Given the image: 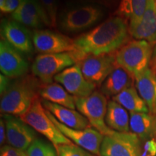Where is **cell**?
Instances as JSON below:
<instances>
[{
    "label": "cell",
    "instance_id": "1",
    "mask_svg": "<svg viewBox=\"0 0 156 156\" xmlns=\"http://www.w3.org/2000/svg\"><path fill=\"white\" fill-rule=\"evenodd\" d=\"M129 34L125 19L119 15L111 17L77 37L74 40L77 51L73 53L77 63L87 55L114 53L129 41Z\"/></svg>",
    "mask_w": 156,
    "mask_h": 156
},
{
    "label": "cell",
    "instance_id": "2",
    "mask_svg": "<svg viewBox=\"0 0 156 156\" xmlns=\"http://www.w3.org/2000/svg\"><path fill=\"white\" fill-rule=\"evenodd\" d=\"M43 85L36 77L30 75L12 82L8 89L1 95L2 114L19 117L22 116L38 98Z\"/></svg>",
    "mask_w": 156,
    "mask_h": 156
},
{
    "label": "cell",
    "instance_id": "3",
    "mask_svg": "<svg viewBox=\"0 0 156 156\" xmlns=\"http://www.w3.org/2000/svg\"><path fill=\"white\" fill-rule=\"evenodd\" d=\"M153 45L143 40L128 41L115 53L117 65L136 76L150 67Z\"/></svg>",
    "mask_w": 156,
    "mask_h": 156
},
{
    "label": "cell",
    "instance_id": "4",
    "mask_svg": "<svg viewBox=\"0 0 156 156\" xmlns=\"http://www.w3.org/2000/svg\"><path fill=\"white\" fill-rule=\"evenodd\" d=\"M20 119L30 126L35 131L41 134L56 147L60 145H69L73 142L64 135L48 117L46 108L39 98Z\"/></svg>",
    "mask_w": 156,
    "mask_h": 156
},
{
    "label": "cell",
    "instance_id": "5",
    "mask_svg": "<svg viewBox=\"0 0 156 156\" xmlns=\"http://www.w3.org/2000/svg\"><path fill=\"white\" fill-rule=\"evenodd\" d=\"M76 108L88 120L90 125L103 136L110 135L115 131L106 124V116L108 102L106 95L95 90L89 96L75 97Z\"/></svg>",
    "mask_w": 156,
    "mask_h": 156
},
{
    "label": "cell",
    "instance_id": "6",
    "mask_svg": "<svg viewBox=\"0 0 156 156\" xmlns=\"http://www.w3.org/2000/svg\"><path fill=\"white\" fill-rule=\"evenodd\" d=\"M77 63V61L73 52L41 54L35 58L31 69L33 75L46 85L52 83L56 75Z\"/></svg>",
    "mask_w": 156,
    "mask_h": 156
},
{
    "label": "cell",
    "instance_id": "7",
    "mask_svg": "<svg viewBox=\"0 0 156 156\" xmlns=\"http://www.w3.org/2000/svg\"><path fill=\"white\" fill-rule=\"evenodd\" d=\"M141 140L132 132H114L104 136L101 156H140Z\"/></svg>",
    "mask_w": 156,
    "mask_h": 156
},
{
    "label": "cell",
    "instance_id": "8",
    "mask_svg": "<svg viewBox=\"0 0 156 156\" xmlns=\"http://www.w3.org/2000/svg\"><path fill=\"white\" fill-rule=\"evenodd\" d=\"M103 11L95 5H84L68 10L62 15L60 28L65 32H80L90 28L103 17Z\"/></svg>",
    "mask_w": 156,
    "mask_h": 156
},
{
    "label": "cell",
    "instance_id": "9",
    "mask_svg": "<svg viewBox=\"0 0 156 156\" xmlns=\"http://www.w3.org/2000/svg\"><path fill=\"white\" fill-rule=\"evenodd\" d=\"M115 53L87 55L78 62L85 79L95 86L102 85L117 65Z\"/></svg>",
    "mask_w": 156,
    "mask_h": 156
},
{
    "label": "cell",
    "instance_id": "10",
    "mask_svg": "<svg viewBox=\"0 0 156 156\" xmlns=\"http://www.w3.org/2000/svg\"><path fill=\"white\" fill-rule=\"evenodd\" d=\"M32 38L35 49L39 53L59 54L77 51L75 41L50 30H34Z\"/></svg>",
    "mask_w": 156,
    "mask_h": 156
},
{
    "label": "cell",
    "instance_id": "11",
    "mask_svg": "<svg viewBox=\"0 0 156 156\" xmlns=\"http://www.w3.org/2000/svg\"><path fill=\"white\" fill-rule=\"evenodd\" d=\"M46 113L54 124L62 132V134L74 142L76 145L86 150L93 155H101V146L104 136L98 130L92 127L85 129H75L69 128L58 122L53 116V114H51L47 110Z\"/></svg>",
    "mask_w": 156,
    "mask_h": 156
},
{
    "label": "cell",
    "instance_id": "12",
    "mask_svg": "<svg viewBox=\"0 0 156 156\" xmlns=\"http://www.w3.org/2000/svg\"><path fill=\"white\" fill-rule=\"evenodd\" d=\"M54 80L74 97H87L95 91V85L85 79L78 64L63 70Z\"/></svg>",
    "mask_w": 156,
    "mask_h": 156
},
{
    "label": "cell",
    "instance_id": "13",
    "mask_svg": "<svg viewBox=\"0 0 156 156\" xmlns=\"http://www.w3.org/2000/svg\"><path fill=\"white\" fill-rule=\"evenodd\" d=\"M6 124L7 142L9 145L26 151L36 139V131L17 116L3 114Z\"/></svg>",
    "mask_w": 156,
    "mask_h": 156
},
{
    "label": "cell",
    "instance_id": "14",
    "mask_svg": "<svg viewBox=\"0 0 156 156\" xmlns=\"http://www.w3.org/2000/svg\"><path fill=\"white\" fill-rule=\"evenodd\" d=\"M28 69V63L21 52L2 39L0 41V70L9 78L23 77Z\"/></svg>",
    "mask_w": 156,
    "mask_h": 156
},
{
    "label": "cell",
    "instance_id": "15",
    "mask_svg": "<svg viewBox=\"0 0 156 156\" xmlns=\"http://www.w3.org/2000/svg\"><path fill=\"white\" fill-rule=\"evenodd\" d=\"M11 17L24 26L36 30L44 25L51 27L48 15L39 0H22L20 5Z\"/></svg>",
    "mask_w": 156,
    "mask_h": 156
},
{
    "label": "cell",
    "instance_id": "16",
    "mask_svg": "<svg viewBox=\"0 0 156 156\" xmlns=\"http://www.w3.org/2000/svg\"><path fill=\"white\" fill-rule=\"evenodd\" d=\"M2 39L21 53L30 54L34 50L32 35L25 26L14 20L3 19L1 23Z\"/></svg>",
    "mask_w": 156,
    "mask_h": 156
},
{
    "label": "cell",
    "instance_id": "17",
    "mask_svg": "<svg viewBox=\"0 0 156 156\" xmlns=\"http://www.w3.org/2000/svg\"><path fill=\"white\" fill-rule=\"evenodd\" d=\"M41 102L46 110L53 114L60 123L68 127L75 129H85L92 126L88 120L75 109L66 108L44 99Z\"/></svg>",
    "mask_w": 156,
    "mask_h": 156
},
{
    "label": "cell",
    "instance_id": "18",
    "mask_svg": "<svg viewBox=\"0 0 156 156\" xmlns=\"http://www.w3.org/2000/svg\"><path fill=\"white\" fill-rule=\"evenodd\" d=\"M129 34L136 40L156 43V4L155 0H149L147 7L137 24L129 28Z\"/></svg>",
    "mask_w": 156,
    "mask_h": 156
},
{
    "label": "cell",
    "instance_id": "19",
    "mask_svg": "<svg viewBox=\"0 0 156 156\" xmlns=\"http://www.w3.org/2000/svg\"><path fill=\"white\" fill-rule=\"evenodd\" d=\"M135 77L125 69L116 65L101 86V92L106 96L114 97L128 87L133 86Z\"/></svg>",
    "mask_w": 156,
    "mask_h": 156
},
{
    "label": "cell",
    "instance_id": "20",
    "mask_svg": "<svg viewBox=\"0 0 156 156\" xmlns=\"http://www.w3.org/2000/svg\"><path fill=\"white\" fill-rule=\"evenodd\" d=\"M135 86L147 105L149 113L156 116V74L147 68L135 76Z\"/></svg>",
    "mask_w": 156,
    "mask_h": 156
},
{
    "label": "cell",
    "instance_id": "21",
    "mask_svg": "<svg viewBox=\"0 0 156 156\" xmlns=\"http://www.w3.org/2000/svg\"><path fill=\"white\" fill-rule=\"evenodd\" d=\"M129 127L141 141L153 139L156 136V116L151 113L131 112Z\"/></svg>",
    "mask_w": 156,
    "mask_h": 156
},
{
    "label": "cell",
    "instance_id": "22",
    "mask_svg": "<svg viewBox=\"0 0 156 156\" xmlns=\"http://www.w3.org/2000/svg\"><path fill=\"white\" fill-rule=\"evenodd\" d=\"M129 119L127 111L122 105L114 100L108 101L106 124L111 129L119 132H129Z\"/></svg>",
    "mask_w": 156,
    "mask_h": 156
},
{
    "label": "cell",
    "instance_id": "23",
    "mask_svg": "<svg viewBox=\"0 0 156 156\" xmlns=\"http://www.w3.org/2000/svg\"><path fill=\"white\" fill-rule=\"evenodd\" d=\"M40 95L44 100L62 106L66 108H76L75 97L66 90L65 88L58 83L43 85L40 90Z\"/></svg>",
    "mask_w": 156,
    "mask_h": 156
},
{
    "label": "cell",
    "instance_id": "24",
    "mask_svg": "<svg viewBox=\"0 0 156 156\" xmlns=\"http://www.w3.org/2000/svg\"><path fill=\"white\" fill-rule=\"evenodd\" d=\"M149 0H121L117 13L129 20V28L137 24L147 9Z\"/></svg>",
    "mask_w": 156,
    "mask_h": 156
},
{
    "label": "cell",
    "instance_id": "25",
    "mask_svg": "<svg viewBox=\"0 0 156 156\" xmlns=\"http://www.w3.org/2000/svg\"><path fill=\"white\" fill-rule=\"evenodd\" d=\"M116 101L131 112L149 113L147 105L134 86L129 87L112 98Z\"/></svg>",
    "mask_w": 156,
    "mask_h": 156
},
{
    "label": "cell",
    "instance_id": "26",
    "mask_svg": "<svg viewBox=\"0 0 156 156\" xmlns=\"http://www.w3.org/2000/svg\"><path fill=\"white\" fill-rule=\"evenodd\" d=\"M28 156H57L55 147L48 142L36 138L26 151Z\"/></svg>",
    "mask_w": 156,
    "mask_h": 156
},
{
    "label": "cell",
    "instance_id": "27",
    "mask_svg": "<svg viewBox=\"0 0 156 156\" xmlns=\"http://www.w3.org/2000/svg\"><path fill=\"white\" fill-rule=\"evenodd\" d=\"M55 149L57 156H93L90 152L75 144L60 145Z\"/></svg>",
    "mask_w": 156,
    "mask_h": 156
},
{
    "label": "cell",
    "instance_id": "28",
    "mask_svg": "<svg viewBox=\"0 0 156 156\" xmlns=\"http://www.w3.org/2000/svg\"><path fill=\"white\" fill-rule=\"evenodd\" d=\"M51 23V28H56L57 22V4L56 0H39Z\"/></svg>",
    "mask_w": 156,
    "mask_h": 156
},
{
    "label": "cell",
    "instance_id": "29",
    "mask_svg": "<svg viewBox=\"0 0 156 156\" xmlns=\"http://www.w3.org/2000/svg\"><path fill=\"white\" fill-rule=\"evenodd\" d=\"M22 0H0V10L2 13L12 14L20 5Z\"/></svg>",
    "mask_w": 156,
    "mask_h": 156
},
{
    "label": "cell",
    "instance_id": "30",
    "mask_svg": "<svg viewBox=\"0 0 156 156\" xmlns=\"http://www.w3.org/2000/svg\"><path fill=\"white\" fill-rule=\"evenodd\" d=\"M140 156H156V140H147L142 145Z\"/></svg>",
    "mask_w": 156,
    "mask_h": 156
},
{
    "label": "cell",
    "instance_id": "31",
    "mask_svg": "<svg viewBox=\"0 0 156 156\" xmlns=\"http://www.w3.org/2000/svg\"><path fill=\"white\" fill-rule=\"evenodd\" d=\"M0 156H28L26 151L17 149L9 145H4L1 147Z\"/></svg>",
    "mask_w": 156,
    "mask_h": 156
},
{
    "label": "cell",
    "instance_id": "32",
    "mask_svg": "<svg viewBox=\"0 0 156 156\" xmlns=\"http://www.w3.org/2000/svg\"><path fill=\"white\" fill-rule=\"evenodd\" d=\"M11 83L9 77L1 73L0 75V93H1V95L8 89Z\"/></svg>",
    "mask_w": 156,
    "mask_h": 156
},
{
    "label": "cell",
    "instance_id": "33",
    "mask_svg": "<svg viewBox=\"0 0 156 156\" xmlns=\"http://www.w3.org/2000/svg\"><path fill=\"white\" fill-rule=\"evenodd\" d=\"M7 140V131H6V124L3 118L0 121V143L3 145Z\"/></svg>",
    "mask_w": 156,
    "mask_h": 156
},
{
    "label": "cell",
    "instance_id": "34",
    "mask_svg": "<svg viewBox=\"0 0 156 156\" xmlns=\"http://www.w3.org/2000/svg\"><path fill=\"white\" fill-rule=\"evenodd\" d=\"M150 67L156 74V43L155 45V47L153 48V55H152V58L151 64H150Z\"/></svg>",
    "mask_w": 156,
    "mask_h": 156
},
{
    "label": "cell",
    "instance_id": "35",
    "mask_svg": "<svg viewBox=\"0 0 156 156\" xmlns=\"http://www.w3.org/2000/svg\"><path fill=\"white\" fill-rule=\"evenodd\" d=\"M95 1L98 2L102 5L108 6V7H112V5H114L115 0H95Z\"/></svg>",
    "mask_w": 156,
    "mask_h": 156
},
{
    "label": "cell",
    "instance_id": "36",
    "mask_svg": "<svg viewBox=\"0 0 156 156\" xmlns=\"http://www.w3.org/2000/svg\"><path fill=\"white\" fill-rule=\"evenodd\" d=\"M155 2H156V0H155Z\"/></svg>",
    "mask_w": 156,
    "mask_h": 156
},
{
    "label": "cell",
    "instance_id": "37",
    "mask_svg": "<svg viewBox=\"0 0 156 156\" xmlns=\"http://www.w3.org/2000/svg\"><path fill=\"white\" fill-rule=\"evenodd\" d=\"M155 4H156V2H155Z\"/></svg>",
    "mask_w": 156,
    "mask_h": 156
}]
</instances>
